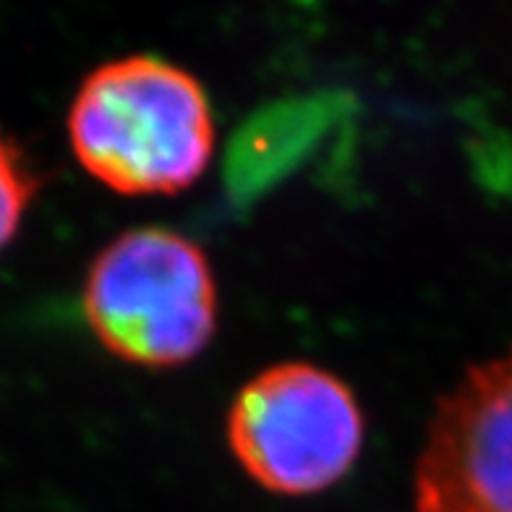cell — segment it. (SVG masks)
I'll return each mask as SVG.
<instances>
[{"mask_svg": "<svg viewBox=\"0 0 512 512\" xmlns=\"http://www.w3.org/2000/svg\"><path fill=\"white\" fill-rule=\"evenodd\" d=\"M215 136L199 79L157 55L97 66L68 110V139L81 168L126 196L191 189L215 157Z\"/></svg>", "mask_w": 512, "mask_h": 512, "instance_id": "6da1fadb", "label": "cell"}, {"mask_svg": "<svg viewBox=\"0 0 512 512\" xmlns=\"http://www.w3.org/2000/svg\"><path fill=\"white\" fill-rule=\"evenodd\" d=\"M84 317L105 351L128 364H189L217 332L215 272L176 230H128L89 267Z\"/></svg>", "mask_w": 512, "mask_h": 512, "instance_id": "7a4b0ae2", "label": "cell"}, {"mask_svg": "<svg viewBox=\"0 0 512 512\" xmlns=\"http://www.w3.org/2000/svg\"><path fill=\"white\" fill-rule=\"evenodd\" d=\"M225 437L249 479L309 497L348 476L364 450V413L343 379L309 361L259 371L230 405Z\"/></svg>", "mask_w": 512, "mask_h": 512, "instance_id": "3957f363", "label": "cell"}, {"mask_svg": "<svg viewBox=\"0 0 512 512\" xmlns=\"http://www.w3.org/2000/svg\"><path fill=\"white\" fill-rule=\"evenodd\" d=\"M416 512H512V348L437 403L413 473Z\"/></svg>", "mask_w": 512, "mask_h": 512, "instance_id": "277c9868", "label": "cell"}, {"mask_svg": "<svg viewBox=\"0 0 512 512\" xmlns=\"http://www.w3.org/2000/svg\"><path fill=\"white\" fill-rule=\"evenodd\" d=\"M40 181L8 136L0 134V249H6L19 233Z\"/></svg>", "mask_w": 512, "mask_h": 512, "instance_id": "5b68a950", "label": "cell"}]
</instances>
